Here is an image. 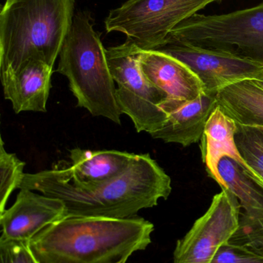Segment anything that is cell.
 I'll return each mask as SVG.
<instances>
[{
    "instance_id": "1",
    "label": "cell",
    "mask_w": 263,
    "mask_h": 263,
    "mask_svg": "<svg viewBox=\"0 0 263 263\" xmlns=\"http://www.w3.org/2000/svg\"><path fill=\"white\" fill-rule=\"evenodd\" d=\"M20 188L39 192L63 201L67 217L125 219L152 208L171 194V179L148 153L137 154L121 176L85 183L74 177L69 166L26 173Z\"/></svg>"
},
{
    "instance_id": "2",
    "label": "cell",
    "mask_w": 263,
    "mask_h": 263,
    "mask_svg": "<svg viewBox=\"0 0 263 263\" xmlns=\"http://www.w3.org/2000/svg\"><path fill=\"white\" fill-rule=\"evenodd\" d=\"M154 225L142 217H67L29 242L40 263H126L151 242Z\"/></svg>"
},
{
    "instance_id": "3",
    "label": "cell",
    "mask_w": 263,
    "mask_h": 263,
    "mask_svg": "<svg viewBox=\"0 0 263 263\" xmlns=\"http://www.w3.org/2000/svg\"><path fill=\"white\" fill-rule=\"evenodd\" d=\"M75 0H6L0 13V77L30 60L54 67L74 20Z\"/></svg>"
},
{
    "instance_id": "4",
    "label": "cell",
    "mask_w": 263,
    "mask_h": 263,
    "mask_svg": "<svg viewBox=\"0 0 263 263\" xmlns=\"http://www.w3.org/2000/svg\"><path fill=\"white\" fill-rule=\"evenodd\" d=\"M59 58L57 72L67 78L77 106L94 117L120 125L122 112L116 97L115 82L106 49L94 30L89 11H79L74 15Z\"/></svg>"
},
{
    "instance_id": "5",
    "label": "cell",
    "mask_w": 263,
    "mask_h": 263,
    "mask_svg": "<svg viewBox=\"0 0 263 263\" xmlns=\"http://www.w3.org/2000/svg\"><path fill=\"white\" fill-rule=\"evenodd\" d=\"M167 43L226 52L263 66V3L222 15L195 14L174 29Z\"/></svg>"
},
{
    "instance_id": "6",
    "label": "cell",
    "mask_w": 263,
    "mask_h": 263,
    "mask_svg": "<svg viewBox=\"0 0 263 263\" xmlns=\"http://www.w3.org/2000/svg\"><path fill=\"white\" fill-rule=\"evenodd\" d=\"M222 0H128L105 20L107 32L125 34L144 51L165 46L179 24L208 5Z\"/></svg>"
},
{
    "instance_id": "7",
    "label": "cell",
    "mask_w": 263,
    "mask_h": 263,
    "mask_svg": "<svg viewBox=\"0 0 263 263\" xmlns=\"http://www.w3.org/2000/svg\"><path fill=\"white\" fill-rule=\"evenodd\" d=\"M138 52V48L127 40L106 49L110 69L117 84L116 97L120 111L131 118L137 133L151 134L160 129L166 120L161 106L167 96L142 72Z\"/></svg>"
},
{
    "instance_id": "8",
    "label": "cell",
    "mask_w": 263,
    "mask_h": 263,
    "mask_svg": "<svg viewBox=\"0 0 263 263\" xmlns=\"http://www.w3.org/2000/svg\"><path fill=\"white\" fill-rule=\"evenodd\" d=\"M240 203L228 189L213 197L208 210L178 240L173 263H210L239 227Z\"/></svg>"
},
{
    "instance_id": "9",
    "label": "cell",
    "mask_w": 263,
    "mask_h": 263,
    "mask_svg": "<svg viewBox=\"0 0 263 263\" xmlns=\"http://www.w3.org/2000/svg\"><path fill=\"white\" fill-rule=\"evenodd\" d=\"M156 50L186 65L199 77L208 93L218 94L230 85L263 77L262 65L226 52L178 43H167Z\"/></svg>"
},
{
    "instance_id": "10",
    "label": "cell",
    "mask_w": 263,
    "mask_h": 263,
    "mask_svg": "<svg viewBox=\"0 0 263 263\" xmlns=\"http://www.w3.org/2000/svg\"><path fill=\"white\" fill-rule=\"evenodd\" d=\"M12 206L0 213V242H29L40 232L66 218L63 201L20 188Z\"/></svg>"
},
{
    "instance_id": "11",
    "label": "cell",
    "mask_w": 263,
    "mask_h": 263,
    "mask_svg": "<svg viewBox=\"0 0 263 263\" xmlns=\"http://www.w3.org/2000/svg\"><path fill=\"white\" fill-rule=\"evenodd\" d=\"M137 60L145 77L166 94L167 100L161 106L162 109L196 100L205 92L199 77L171 55L159 50L139 49Z\"/></svg>"
},
{
    "instance_id": "12",
    "label": "cell",
    "mask_w": 263,
    "mask_h": 263,
    "mask_svg": "<svg viewBox=\"0 0 263 263\" xmlns=\"http://www.w3.org/2000/svg\"><path fill=\"white\" fill-rule=\"evenodd\" d=\"M218 106L217 94L205 92L197 99L173 105L165 109L167 118L151 137L167 143L187 147L199 142L205 125Z\"/></svg>"
},
{
    "instance_id": "13",
    "label": "cell",
    "mask_w": 263,
    "mask_h": 263,
    "mask_svg": "<svg viewBox=\"0 0 263 263\" xmlns=\"http://www.w3.org/2000/svg\"><path fill=\"white\" fill-rule=\"evenodd\" d=\"M52 68L40 60H30L17 72L1 76L5 99L15 114L46 112Z\"/></svg>"
},
{
    "instance_id": "14",
    "label": "cell",
    "mask_w": 263,
    "mask_h": 263,
    "mask_svg": "<svg viewBox=\"0 0 263 263\" xmlns=\"http://www.w3.org/2000/svg\"><path fill=\"white\" fill-rule=\"evenodd\" d=\"M237 129L236 122L217 106L210 115L201 139L202 161L207 173L221 188L223 186V183L218 171V165L222 158L225 156L231 158L247 171L249 170L248 165L236 145Z\"/></svg>"
},
{
    "instance_id": "15",
    "label": "cell",
    "mask_w": 263,
    "mask_h": 263,
    "mask_svg": "<svg viewBox=\"0 0 263 263\" xmlns=\"http://www.w3.org/2000/svg\"><path fill=\"white\" fill-rule=\"evenodd\" d=\"M136 156L117 150L74 148L69 152V171L80 182L99 183L121 176L131 166Z\"/></svg>"
},
{
    "instance_id": "16",
    "label": "cell",
    "mask_w": 263,
    "mask_h": 263,
    "mask_svg": "<svg viewBox=\"0 0 263 263\" xmlns=\"http://www.w3.org/2000/svg\"><path fill=\"white\" fill-rule=\"evenodd\" d=\"M218 106L238 125L263 127V89L254 80L230 85L217 94Z\"/></svg>"
},
{
    "instance_id": "17",
    "label": "cell",
    "mask_w": 263,
    "mask_h": 263,
    "mask_svg": "<svg viewBox=\"0 0 263 263\" xmlns=\"http://www.w3.org/2000/svg\"><path fill=\"white\" fill-rule=\"evenodd\" d=\"M218 171L223 183L222 189L230 190L243 209L241 214L250 219L263 220V186L231 158H222Z\"/></svg>"
},
{
    "instance_id": "18",
    "label": "cell",
    "mask_w": 263,
    "mask_h": 263,
    "mask_svg": "<svg viewBox=\"0 0 263 263\" xmlns=\"http://www.w3.org/2000/svg\"><path fill=\"white\" fill-rule=\"evenodd\" d=\"M0 213L6 210V203L12 192L20 189L24 179L26 162L16 155L9 153L5 148L3 139H0Z\"/></svg>"
},
{
    "instance_id": "19",
    "label": "cell",
    "mask_w": 263,
    "mask_h": 263,
    "mask_svg": "<svg viewBox=\"0 0 263 263\" xmlns=\"http://www.w3.org/2000/svg\"><path fill=\"white\" fill-rule=\"evenodd\" d=\"M236 142L249 173L263 177V127L238 125Z\"/></svg>"
},
{
    "instance_id": "20",
    "label": "cell",
    "mask_w": 263,
    "mask_h": 263,
    "mask_svg": "<svg viewBox=\"0 0 263 263\" xmlns=\"http://www.w3.org/2000/svg\"><path fill=\"white\" fill-rule=\"evenodd\" d=\"M229 242L263 255V220L250 219L240 213L239 227Z\"/></svg>"
},
{
    "instance_id": "21",
    "label": "cell",
    "mask_w": 263,
    "mask_h": 263,
    "mask_svg": "<svg viewBox=\"0 0 263 263\" xmlns=\"http://www.w3.org/2000/svg\"><path fill=\"white\" fill-rule=\"evenodd\" d=\"M210 263H263V255L228 242L219 248Z\"/></svg>"
},
{
    "instance_id": "22",
    "label": "cell",
    "mask_w": 263,
    "mask_h": 263,
    "mask_svg": "<svg viewBox=\"0 0 263 263\" xmlns=\"http://www.w3.org/2000/svg\"><path fill=\"white\" fill-rule=\"evenodd\" d=\"M1 263H40L29 247V242H0Z\"/></svg>"
},
{
    "instance_id": "23",
    "label": "cell",
    "mask_w": 263,
    "mask_h": 263,
    "mask_svg": "<svg viewBox=\"0 0 263 263\" xmlns=\"http://www.w3.org/2000/svg\"><path fill=\"white\" fill-rule=\"evenodd\" d=\"M250 176H252V177L254 178L256 182H259L262 186H263V177L262 176H259V175L256 174V173H250Z\"/></svg>"
},
{
    "instance_id": "24",
    "label": "cell",
    "mask_w": 263,
    "mask_h": 263,
    "mask_svg": "<svg viewBox=\"0 0 263 263\" xmlns=\"http://www.w3.org/2000/svg\"><path fill=\"white\" fill-rule=\"evenodd\" d=\"M255 82L260 86L261 88L263 89V77L262 78L259 79V80H254Z\"/></svg>"
}]
</instances>
